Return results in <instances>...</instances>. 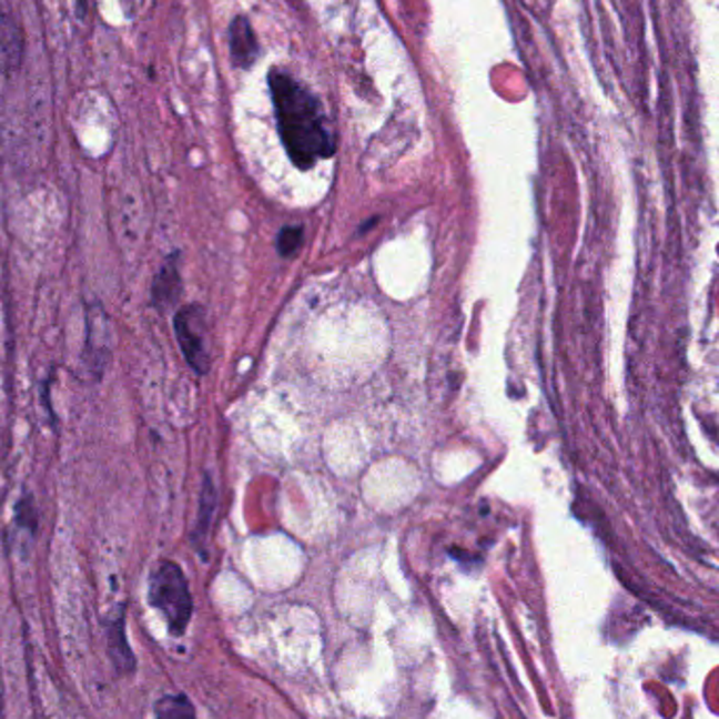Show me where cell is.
I'll list each match as a JSON object with an SVG mask.
<instances>
[{
	"instance_id": "6da1fadb",
	"label": "cell",
	"mask_w": 719,
	"mask_h": 719,
	"mask_svg": "<svg viewBox=\"0 0 719 719\" xmlns=\"http://www.w3.org/2000/svg\"><path fill=\"white\" fill-rule=\"evenodd\" d=\"M270 93L276 110L280 140L293 164L307 171L335 154V138L318 98L284 70H270Z\"/></svg>"
},
{
	"instance_id": "7a4b0ae2",
	"label": "cell",
	"mask_w": 719,
	"mask_h": 719,
	"mask_svg": "<svg viewBox=\"0 0 719 719\" xmlns=\"http://www.w3.org/2000/svg\"><path fill=\"white\" fill-rule=\"evenodd\" d=\"M150 604L166 620L173 636H181L192 619V594L188 579L175 561H160L150 577Z\"/></svg>"
},
{
	"instance_id": "3957f363",
	"label": "cell",
	"mask_w": 719,
	"mask_h": 719,
	"mask_svg": "<svg viewBox=\"0 0 719 719\" xmlns=\"http://www.w3.org/2000/svg\"><path fill=\"white\" fill-rule=\"evenodd\" d=\"M173 324H175V337L180 343L181 354L199 375H204L209 371V347H206L209 326H206L204 310L200 305H185L175 314Z\"/></svg>"
},
{
	"instance_id": "277c9868",
	"label": "cell",
	"mask_w": 719,
	"mask_h": 719,
	"mask_svg": "<svg viewBox=\"0 0 719 719\" xmlns=\"http://www.w3.org/2000/svg\"><path fill=\"white\" fill-rule=\"evenodd\" d=\"M26 58V32L13 13L0 16V74L11 79L20 72Z\"/></svg>"
},
{
	"instance_id": "5b68a950",
	"label": "cell",
	"mask_w": 719,
	"mask_h": 719,
	"mask_svg": "<svg viewBox=\"0 0 719 719\" xmlns=\"http://www.w3.org/2000/svg\"><path fill=\"white\" fill-rule=\"evenodd\" d=\"M227 44H230V58L236 68L251 70L260 58V40L251 26V21L244 16H239L230 21L227 28Z\"/></svg>"
},
{
	"instance_id": "8992f818",
	"label": "cell",
	"mask_w": 719,
	"mask_h": 719,
	"mask_svg": "<svg viewBox=\"0 0 719 719\" xmlns=\"http://www.w3.org/2000/svg\"><path fill=\"white\" fill-rule=\"evenodd\" d=\"M181 295L180 255H171L162 263L152 282V305L164 312L173 307Z\"/></svg>"
},
{
	"instance_id": "52a82bcc",
	"label": "cell",
	"mask_w": 719,
	"mask_h": 719,
	"mask_svg": "<svg viewBox=\"0 0 719 719\" xmlns=\"http://www.w3.org/2000/svg\"><path fill=\"white\" fill-rule=\"evenodd\" d=\"M154 719H196V711L183 695H169L156 702Z\"/></svg>"
},
{
	"instance_id": "ba28073f",
	"label": "cell",
	"mask_w": 719,
	"mask_h": 719,
	"mask_svg": "<svg viewBox=\"0 0 719 719\" xmlns=\"http://www.w3.org/2000/svg\"><path fill=\"white\" fill-rule=\"evenodd\" d=\"M213 512H215V490H213V482L206 478L204 479V488H202V497H200L199 524H196V530H194V540L196 543H202L206 537L211 519H213Z\"/></svg>"
},
{
	"instance_id": "9c48e42d",
	"label": "cell",
	"mask_w": 719,
	"mask_h": 719,
	"mask_svg": "<svg viewBox=\"0 0 719 719\" xmlns=\"http://www.w3.org/2000/svg\"><path fill=\"white\" fill-rule=\"evenodd\" d=\"M16 526L30 535H34L39 528V512L34 505V497L28 493L16 503Z\"/></svg>"
},
{
	"instance_id": "30bf717a",
	"label": "cell",
	"mask_w": 719,
	"mask_h": 719,
	"mask_svg": "<svg viewBox=\"0 0 719 719\" xmlns=\"http://www.w3.org/2000/svg\"><path fill=\"white\" fill-rule=\"evenodd\" d=\"M303 227L301 225H284L279 234V253L282 257H293L303 244Z\"/></svg>"
}]
</instances>
